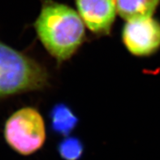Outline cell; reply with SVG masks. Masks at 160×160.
Returning a JSON list of instances; mask_svg holds the SVG:
<instances>
[{
	"label": "cell",
	"instance_id": "1",
	"mask_svg": "<svg viewBox=\"0 0 160 160\" xmlns=\"http://www.w3.org/2000/svg\"><path fill=\"white\" fill-rule=\"evenodd\" d=\"M33 27L47 52L60 64L71 59L86 38L85 25L66 4L43 0Z\"/></svg>",
	"mask_w": 160,
	"mask_h": 160
},
{
	"label": "cell",
	"instance_id": "2",
	"mask_svg": "<svg viewBox=\"0 0 160 160\" xmlns=\"http://www.w3.org/2000/svg\"><path fill=\"white\" fill-rule=\"evenodd\" d=\"M49 78L42 65L0 40V99L45 89Z\"/></svg>",
	"mask_w": 160,
	"mask_h": 160
},
{
	"label": "cell",
	"instance_id": "3",
	"mask_svg": "<svg viewBox=\"0 0 160 160\" xmlns=\"http://www.w3.org/2000/svg\"><path fill=\"white\" fill-rule=\"evenodd\" d=\"M3 137L17 154L23 156L35 154L42 148L47 138L42 116L31 107L17 110L5 122Z\"/></svg>",
	"mask_w": 160,
	"mask_h": 160
},
{
	"label": "cell",
	"instance_id": "4",
	"mask_svg": "<svg viewBox=\"0 0 160 160\" xmlns=\"http://www.w3.org/2000/svg\"><path fill=\"white\" fill-rule=\"evenodd\" d=\"M122 42L134 56H150L160 48V23L152 17L128 21L122 30Z\"/></svg>",
	"mask_w": 160,
	"mask_h": 160
},
{
	"label": "cell",
	"instance_id": "5",
	"mask_svg": "<svg viewBox=\"0 0 160 160\" xmlns=\"http://www.w3.org/2000/svg\"><path fill=\"white\" fill-rule=\"evenodd\" d=\"M77 13L93 34L108 36L117 14L116 0H74Z\"/></svg>",
	"mask_w": 160,
	"mask_h": 160
},
{
	"label": "cell",
	"instance_id": "6",
	"mask_svg": "<svg viewBox=\"0 0 160 160\" xmlns=\"http://www.w3.org/2000/svg\"><path fill=\"white\" fill-rule=\"evenodd\" d=\"M116 2L117 13L128 22L152 17L160 0H116Z\"/></svg>",
	"mask_w": 160,
	"mask_h": 160
},
{
	"label": "cell",
	"instance_id": "7",
	"mask_svg": "<svg viewBox=\"0 0 160 160\" xmlns=\"http://www.w3.org/2000/svg\"><path fill=\"white\" fill-rule=\"evenodd\" d=\"M51 128L55 133L68 137L78 124V117L64 103L56 104L50 112Z\"/></svg>",
	"mask_w": 160,
	"mask_h": 160
},
{
	"label": "cell",
	"instance_id": "8",
	"mask_svg": "<svg viewBox=\"0 0 160 160\" xmlns=\"http://www.w3.org/2000/svg\"><path fill=\"white\" fill-rule=\"evenodd\" d=\"M58 152L63 160H80L84 153L83 142L78 138L66 137L58 146Z\"/></svg>",
	"mask_w": 160,
	"mask_h": 160
}]
</instances>
